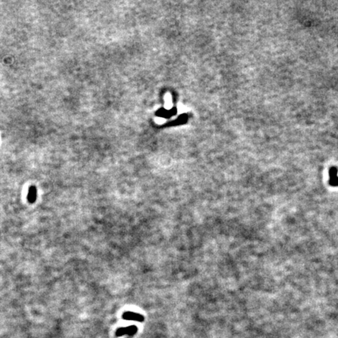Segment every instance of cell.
I'll use <instances>...</instances> for the list:
<instances>
[{
  "mask_svg": "<svg viewBox=\"0 0 338 338\" xmlns=\"http://www.w3.org/2000/svg\"><path fill=\"white\" fill-rule=\"evenodd\" d=\"M122 318L125 320L130 321H136V322H143L144 321V317L139 313L133 312H125L122 315Z\"/></svg>",
  "mask_w": 338,
  "mask_h": 338,
  "instance_id": "cell-2",
  "label": "cell"
},
{
  "mask_svg": "<svg viewBox=\"0 0 338 338\" xmlns=\"http://www.w3.org/2000/svg\"><path fill=\"white\" fill-rule=\"evenodd\" d=\"M138 328L135 326H130L128 327H121V328L117 329L116 331V336H121L123 335H128L129 336H132L136 333Z\"/></svg>",
  "mask_w": 338,
  "mask_h": 338,
  "instance_id": "cell-1",
  "label": "cell"
},
{
  "mask_svg": "<svg viewBox=\"0 0 338 338\" xmlns=\"http://www.w3.org/2000/svg\"><path fill=\"white\" fill-rule=\"evenodd\" d=\"M172 98L169 94L165 96V107L166 108H171L172 107Z\"/></svg>",
  "mask_w": 338,
  "mask_h": 338,
  "instance_id": "cell-5",
  "label": "cell"
},
{
  "mask_svg": "<svg viewBox=\"0 0 338 338\" xmlns=\"http://www.w3.org/2000/svg\"><path fill=\"white\" fill-rule=\"evenodd\" d=\"M36 198H37V190H36V188L34 186H30L29 191H28V195H27L28 202L30 203H35V200H36Z\"/></svg>",
  "mask_w": 338,
  "mask_h": 338,
  "instance_id": "cell-3",
  "label": "cell"
},
{
  "mask_svg": "<svg viewBox=\"0 0 338 338\" xmlns=\"http://www.w3.org/2000/svg\"><path fill=\"white\" fill-rule=\"evenodd\" d=\"M337 174V170L336 168H331L330 170V184L333 186L338 185V177L336 176Z\"/></svg>",
  "mask_w": 338,
  "mask_h": 338,
  "instance_id": "cell-4",
  "label": "cell"
}]
</instances>
